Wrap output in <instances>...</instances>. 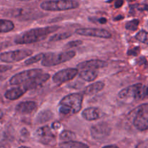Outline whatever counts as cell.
I'll list each match as a JSON object with an SVG mask.
<instances>
[{
  "label": "cell",
  "instance_id": "40",
  "mask_svg": "<svg viewBox=\"0 0 148 148\" xmlns=\"http://www.w3.org/2000/svg\"><path fill=\"white\" fill-rule=\"evenodd\" d=\"M0 148H6V147H4L3 145H1V144H0Z\"/></svg>",
  "mask_w": 148,
  "mask_h": 148
},
{
  "label": "cell",
  "instance_id": "8",
  "mask_svg": "<svg viewBox=\"0 0 148 148\" xmlns=\"http://www.w3.org/2000/svg\"><path fill=\"white\" fill-rule=\"evenodd\" d=\"M41 73H43V70L39 68L23 71L12 76L10 79V84L11 85H19V84H24L26 81L35 78Z\"/></svg>",
  "mask_w": 148,
  "mask_h": 148
},
{
  "label": "cell",
  "instance_id": "14",
  "mask_svg": "<svg viewBox=\"0 0 148 148\" xmlns=\"http://www.w3.org/2000/svg\"><path fill=\"white\" fill-rule=\"evenodd\" d=\"M107 66H108V62H106V61L102 60V59H93L80 62L77 65V68L82 70H96L99 69V68H106Z\"/></svg>",
  "mask_w": 148,
  "mask_h": 148
},
{
  "label": "cell",
  "instance_id": "6",
  "mask_svg": "<svg viewBox=\"0 0 148 148\" xmlns=\"http://www.w3.org/2000/svg\"><path fill=\"white\" fill-rule=\"evenodd\" d=\"M132 123L139 131L147 130L148 129V104H140L131 113Z\"/></svg>",
  "mask_w": 148,
  "mask_h": 148
},
{
  "label": "cell",
  "instance_id": "31",
  "mask_svg": "<svg viewBox=\"0 0 148 148\" xmlns=\"http://www.w3.org/2000/svg\"><path fill=\"white\" fill-rule=\"evenodd\" d=\"M132 8L138 9L140 11H146L147 10V6L146 4H143V5H133L132 6Z\"/></svg>",
  "mask_w": 148,
  "mask_h": 148
},
{
  "label": "cell",
  "instance_id": "2",
  "mask_svg": "<svg viewBox=\"0 0 148 148\" xmlns=\"http://www.w3.org/2000/svg\"><path fill=\"white\" fill-rule=\"evenodd\" d=\"M83 102L82 93H72L64 97L59 102V113L64 115H72L79 112Z\"/></svg>",
  "mask_w": 148,
  "mask_h": 148
},
{
  "label": "cell",
  "instance_id": "26",
  "mask_svg": "<svg viewBox=\"0 0 148 148\" xmlns=\"http://www.w3.org/2000/svg\"><path fill=\"white\" fill-rule=\"evenodd\" d=\"M43 55H44V53H39L34 55L33 57H30V58H28V59H27L25 61V65H30L34 63H36L38 61L41 60Z\"/></svg>",
  "mask_w": 148,
  "mask_h": 148
},
{
  "label": "cell",
  "instance_id": "38",
  "mask_svg": "<svg viewBox=\"0 0 148 148\" xmlns=\"http://www.w3.org/2000/svg\"><path fill=\"white\" fill-rule=\"evenodd\" d=\"M3 116H4V113H3L2 110L0 109V119H1L3 118Z\"/></svg>",
  "mask_w": 148,
  "mask_h": 148
},
{
  "label": "cell",
  "instance_id": "33",
  "mask_svg": "<svg viewBox=\"0 0 148 148\" xmlns=\"http://www.w3.org/2000/svg\"><path fill=\"white\" fill-rule=\"evenodd\" d=\"M123 4H124V0H116L114 6L116 8H120L121 7H122Z\"/></svg>",
  "mask_w": 148,
  "mask_h": 148
},
{
  "label": "cell",
  "instance_id": "12",
  "mask_svg": "<svg viewBox=\"0 0 148 148\" xmlns=\"http://www.w3.org/2000/svg\"><path fill=\"white\" fill-rule=\"evenodd\" d=\"M75 33L78 35H80V36L103 38V39H110L112 36L111 33L108 30L102 28H82L77 29L75 30Z\"/></svg>",
  "mask_w": 148,
  "mask_h": 148
},
{
  "label": "cell",
  "instance_id": "1",
  "mask_svg": "<svg viewBox=\"0 0 148 148\" xmlns=\"http://www.w3.org/2000/svg\"><path fill=\"white\" fill-rule=\"evenodd\" d=\"M60 28L59 26L35 28L21 33L14 39L17 44H30L36 43L46 39L50 33H54Z\"/></svg>",
  "mask_w": 148,
  "mask_h": 148
},
{
  "label": "cell",
  "instance_id": "7",
  "mask_svg": "<svg viewBox=\"0 0 148 148\" xmlns=\"http://www.w3.org/2000/svg\"><path fill=\"white\" fill-rule=\"evenodd\" d=\"M33 54L30 49H17L0 54V60L5 63H14L25 59Z\"/></svg>",
  "mask_w": 148,
  "mask_h": 148
},
{
  "label": "cell",
  "instance_id": "13",
  "mask_svg": "<svg viewBox=\"0 0 148 148\" xmlns=\"http://www.w3.org/2000/svg\"><path fill=\"white\" fill-rule=\"evenodd\" d=\"M49 78H50V75L49 73H41L35 78L25 82L22 87L26 91L30 89H33L37 88L38 86H41L42 84L46 83L49 79Z\"/></svg>",
  "mask_w": 148,
  "mask_h": 148
},
{
  "label": "cell",
  "instance_id": "34",
  "mask_svg": "<svg viewBox=\"0 0 148 148\" xmlns=\"http://www.w3.org/2000/svg\"><path fill=\"white\" fill-rule=\"evenodd\" d=\"M98 21L101 24H106V23H107V19L105 18V17H101V18L98 19Z\"/></svg>",
  "mask_w": 148,
  "mask_h": 148
},
{
  "label": "cell",
  "instance_id": "10",
  "mask_svg": "<svg viewBox=\"0 0 148 148\" xmlns=\"http://www.w3.org/2000/svg\"><path fill=\"white\" fill-rule=\"evenodd\" d=\"M36 136L39 142L43 145H56V136L51 132V128L49 126H44L38 128L36 131Z\"/></svg>",
  "mask_w": 148,
  "mask_h": 148
},
{
  "label": "cell",
  "instance_id": "21",
  "mask_svg": "<svg viewBox=\"0 0 148 148\" xmlns=\"http://www.w3.org/2000/svg\"><path fill=\"white\" fill-rule=\"evenodd\" d=\"M61 148H89L87 144L77 141H67L62 142L60 145Z\"/></svg>",
  "mask_w": 148,
  "mask_h": 148
},
{
  "label": "cell",
  "instance_id": "30",
  "mask_svg": "<svg viewBox=\"0 0 148 148\" xmlns=\"http://www.w3.org/2000/svg\"><path fill=\"white\" fill-rule=\"evenodd\" d=\"M12 68V66L10 65H0V73H1L6 72L7 71H10Z\"/></svg>",
  "mask_w": 148,
  "mask_h": 148
},
{
  "label": "cell",
  "instance_id": "11",
  "mask_svg": "<svg viewBox=\"0 0 148 148\" xmlns=\"http://www.w3.org/2000/svg\"><path fill=\"white\" fill-rule=\"evenodd\" d=\"M111 132V128L106 122H101L93 125L90 128L91 136L93 139L101 140L108 136Z\"/></svg>",
  "mask_w": 148,
  "mask_h": 148
},
{
  "label": "cell",
  "instance_id": "37",
  "mask_svg": "<svg viewBox=\"0 0 148 148\" xmlns=\"http://www.w3.org/2000/svg\"><path fill=\"white\" fill-rule=\"evenodd\" d=\"M102 148H119V147L116 146V145H107V146L103 147Z\"/></svg>",
  "mask_w": 148,
  "mask_h": 148
},
{
  "label": "cell",
  "instance_id": "4",
  "mask_svg": "<svg viewBox=\"0 0 148 148\" xmlns=\"http://www.w3.org/2000/svg\"><path fill=\"white\" fill-rule=\"evenodd\" d=\"M76 55L75 51H64L61 52H47L41 59V65L44 67H52L69 61Z\"/></svg>",
  "mask_w": 148,
  "mask_h": 148
},
{
  "label": "cell",
  "instance_id": "32",
  "mask_svg": "<svg viewBox=\"0 0 148 148\" xmlns=\"http://www.w3.org/2000/svg\"><path fill=\"white\" fill-rule=\"evenodd\" d=\"M61 126H62V124L58 121L53 122L51 125V128L53 129H54V130H58L59 129H60Z\"/></svg>",
  "mask_w": 148,
  "mask_h": 148
},
{
  "label": "cell",
  "instance_id": "15",
  "mask_svg": "<svg viewBox=\"0 0 148 148\" xmlns=\"http://www.w3.org/2000/svg\"><path fill=\"white\" fill-rule=\"evenodd\" d=\"M37 109V103L34 101H24L17 104L15 107L17 113L22 115L30 114Z\"/></svg>",
  "mask_w": 148,
  "mask_h": 148
},
{
  "label": "cell",
  "instance_id": "18",
  "mask_svg": "<svg viewBox=\"0 0 148 148\" xmlns=\"http://www.w3.org/2000/svg\"><path fill=\"white\" fill-rule=\"evenodd\" d=\"M105 87V84L102 81H97V82L91 84L90 85L87 86L84 89L82 94H86V95H91V94H95L99 91H102Z\"/></svg>",
  "mask_w": 148,
  "mask_h": 148
},
{
  "label": "cell",
  "instance_id": "25",
  "mask_svg": "<svg viewBox=\"0 0 148 148\" xmlns=\"http://www.w3.org/2000/svg\"><path fill=\"white\" fill-rule=\"evenodd\" d=\"M148 33L145 30H141L139 31L138 33L136 34L135 39L139 41L142 42V43L145 44H148Z\"/></svg>",
  "mask_w": 148,
  "mask_h": 148
},
{
  "label": "cell",
  "instance_id": "35",
  "mask_svg": "<svg viewBox=\"0 0 148 148\" xmlns=\"http://www.w3.org/2000/svg\"><path fill=\"white\" fill-rule=\"evenodd\" d=\"M21 133L23 135V136H28L29 135V133H28V131H27V130H26L25 129H22V131H21Z\"/></svg>",
  "mask_w": 148,
  "mask_h": 148
},
{
  "label": "cell",
  "instance_id": "5",
  "mask_svg": "<svg viewBox=\"0 0 148 148\" xmlns=\"http://www.w3.org/2000/svg\"><path fill=\"white\" fill-rule=\"evenodd\" d=\"M79 7V3L76 0H49L43 1L40 4L42 10L49 12L66 11Z\"/></svg>",
  "mask_w": 148,
  "mask_h": 148
},
{
  "label": "cell",
  "instance_id": "20",
  "mask_svg": "<svg viewBox=\"0 0 148 148\" xmlns=\"http://www.w3.org/2000/svg\"><path fill=\"white\" fill-rule=\"evenodd\" d=\"M53 117V113L50 110H44L39 112L36 117L37 123H44L51 120Z\"/></svg>",
  "mask_w": 148,
  "mask_h": 148
},
{
  "label": "cell",
  "instance_id": "22",
  "mask_svg": "<svg viewBox=\"0 0 148 148\" xmlns=\"http://www.w3.org/2000/svg\"><path fill=\"white\" fill-rule=\"evenodd\" d=\"M14 24L12 21L6 19H0V33H8L14 30Z\"/></svg>",
  "mask_w": 148,
  "mask_h": 148
},
{
  "label": "cell",
  "instance_id": "27",
  "mask_svg": "<svg viewBox=\"0 0 148 148\" xmlns=\"http://www.w3.org/2000/svg\"><path fill=\"white\" fill-rule=\"evenodd\" d=\"M139 24H140V20L138 19H134L130 21H128L125 25V28L127 30H132V31H135L138 28Z\"/></svg>",
  "mask_w": 148,
  "mask_h": 148
},
{
  "label": "cell",
  "instance_id": "16",
  "mask_svg": "<svg viewBox=\"0 0 148 148\" xmlns=\"http://www.w3.org/2000/svg\"><path fill=\"white\" fill-rule=\"evenodd\" d=\"M82 116L85 120H88V121L96 120L102 118L103 112L98 107H87L82 111Z\"/></svg>",
  "mask_w": 148,
  "mask_h": 148
},
{
  "label": "cell",
  "instance_id": "42",
  "mask_svg": "<svg viewBox=\"0 0 148 148\" xmlns=\"http://www.w3.org/2000/svg\"><path fill=\"white\" fill-rule=\"evenodd\" d=\"M127 1H134L135 0H127Z\"/></svg>",
  "mask_w": 148,
  "mask_h": 148
},
{
  "label": "cell",
  "instance_id": "17",
  "mask_svg": "<svg viewBox=\"0 0 148 148\" xmlns=\"http://www.w3.org/2000/svg\"><path fill=\"white\" fill-rule=\"evenodd\" d=\"M25 92L26 91L23 87H14L7 90L4 93V97L9 100H16L21 97Z\"/></svg>",
  "mask_w": 148,
  "mask_h": 148
},
{
  "label": "cell",
  "instance_id": "36",
  "mask_svg": "<svg viewBox=\"0 0 148 148\" xmlns=\"http://www.w3.org/2000/svg\"><path fill=\"white\" fill-rule=\"evenodd\" d=\"M123 19H124V16L118 15V16H116V17H114V20H115V21H119V20H123Z\"/></svg>",
  "mask_w": 148,
  "mask_h": 148
},
{
  "label": "cell",
  "instance_id": "3",
  "mask_svg": "<svg viewBox=\"0 0 148 148\" xmlns=\"http://www.w3.org/2000/svg\"><path fill=\"white\" fill-rule=\"evenodd\" d=\"M118 97L125 102L145 100L147 97V86L141 83L129 86L119 92Z\"/></svg>",
  "mask_w": 148,
  "mask_h": 148
},
{
  "label": "cell",
  "instance_id": "41",
  "mask_svg": "<svg viewBox=\"0 0 148 148\" xmlns=\"http://www.w3.org/2000/svg\"><path fill=\"white\" fill-rule=\"evenodd\" d=\"M19 148H30V147H25V146H22V147H20Z\"/></svg>",
  "mask_w": 148,
  "mask_h": 148
},
{
  "label": "cell",
  "instance_id": "23",
  "mask_svg": "<svg viewBox=\"0 0 148 148\" xmlns=\"http://www.w3.org/2000/svg\"><path fill=\"white\" fill-rule=\"evenodd\" d=\"M59 138L62 140L64 141V142H67V141H72L76 138V134L75 132L69 130H64L60 133Z\"/></svg>",
  "mask_w": 148,
  "mask_h": 148
},
{
  "label": "cell",
  "instance_id": "29",
  "mask_svg": "<svg viewBox=\"0 0 148 148\" xmlns=\"http://www.w3.org/2000/svg\"><path fill=\"white\" fill-rule=\"evenodd\" d=\"M140 47H134L133 49H130L127 52V55H131V56H134V57H137V55H139L140 53Z\"/></svg>",
  "mask_w": 148,
  "mask_h": 148
},
{
  "label": "cell",
  "instance_id": "39",
  "mask_svg": "<svg viewBox=\"0 0 148 148\" xmlns=\"http://www.w3.org/2000/svg\"><path fill=\"white\" fill-rule=\"evenodd\" d=\"M17 1H31V0H17Z\"/></svg>",
  "mask_w": 148,
  "mask_h": 148
},
{
  "label": "cell",
  "instance_id": "24",
  "mask_svg": "<svg viewBox=\"0 0 148 148\" xmlns=\"http://www.w3.org/2000/svg\"><path fill=\"white\" fill-rule=\"evenodd\" d=\"M72 36V33H69V32H65V33H57V34H54L52 36H51L49 41L51 42L54 41H59L61 40H64V39H68V38L71 37Z\"/></svg>",
  "mask_w": 148,
  "mask_h": 148
},
{
  "label": "cell",
  "instance_id": "28",
  "mask_svg": "<svg viewBox=\"0 0 148 148\" xmlns=\"http://www.w3.org/2000/svg\"><path fill=\"white\" fill-rule=\"evenodd\" d=\"M83 41L81 40H75V41H71L68 42L66 45L64 46V49H71V48H75L77 46H79L82 44Z\"/></svg>",
  "mask_w": 148,
  "mask_h": 148
},
{
  "label": "cell",
  "instance_id": "19",
  "mask_svg": "<svg viewBox=\"0 0 148 148\" xmlns=\"http://www.w3.org/2000/svg\"><path fill=\"white\" fill-rule=\"evenodd\" d=\"M78 73H79V78L88 82L93 81L98 77V72L95 70L85 69Z\"/></svg>",
  "mask_w": 148,
  "mask_h": 148
},
{
  "label": "cell",
  "instance_id": "9",
  "mask_svg": "<svg viewBox=\"0 0 148 148\" xmlns=\"http://www.w3.org/2000/svg\"><path fill=\"white\" fill-rule=\"evenodd\" d=\"M78 73L79 71L77 68H65L56 73L52 77V80L55 84H64L75 78Z\"/></svg>",
  "mask_w": 148,
  "mask_h": 148
}]
</instances>
